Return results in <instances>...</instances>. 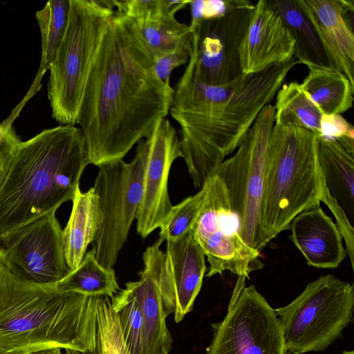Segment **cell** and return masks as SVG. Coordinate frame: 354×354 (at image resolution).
<instances>
[{"instance_id": "1", "label": "cell", "mask_w": 354, "mask_h": 354, "mask_svg": "<svg viewBox=\"0 0 354 354\" xmlns=\"http://www.w3.org/2000/svg\"><path fill=\"white\" fill-rule=\"evenodd\" d=\"M173 93L156 75L135 21L115 12L93 59L78 115L89 163L123 159L167 117Z\"/></svg>"}, {"instance_id": "27", "label": "cell", "mask_w": 354, "mask_h": 354, "mask_svg": "<svg viewBox=\"0 0 354 354\" xmlns=\"http://www.w3.org/2000/svg\"><path fill=\"white\" fill-rule=\"evenodd\" d=\"M71 0H50L35 17L41 35V68L44 72L55 59L64 37L69 17Z\"/></svg>"}, {"instance_id": "19", "label": "cell", "mask_w": 354, "mask_h": 354, "mask_svg": "<svg viewBox=\"0 0 354 354\" xmlns=\"http://www.w3.org/2000/svg\"><path fill=\"white\" fill-rule=\"evenodd\" d=\"M290 228V240L309 266L333 269L345 259L346 252L342 234L320 206L299 214Z\"/></svg>"}, {"instance_id": "9", "label": "cell", "mask_w": 354, "mask_h": 354, "mask_svg": "<svg viewBox=\"0 0 354 354\" xmlns=\"http://www.w3.org/2000/svg\"><path fill=\"white\" fill-rule=\"evenodd\" d=\"M146 146L142 140L131 162L122 159L98 166L93 187L102 221L91 244L95 259L106 268H113L136 218L142 198Z\"/></svg>"}, {"instance_id": "32", "label": "cell", "mask_w": 354, "mask_h": 354, "mask_svg": "<svg viewBox=\"0 0 354 354\" xmlns=\"http://www.w3.org/2000/svg\"><path fill=\"white\" fill-rule=\"evenodd\" d=\"M242 0H191V21L188 25L192 33L201 21L218 19L239 6Z\"/></svg>"}, {"instance_id": "23", "label": "cell", "mask_w": 354, "mask_h": 354, "mask_svg": "<svg viewBox=\"0 0 354 354\" xmlns=\"http://www.w3.org/2000/svg\"><path fill=\"white\" fill-rule=\"evenodd\" d=\"M308 69L299 85L323 115L342 114L353 106L354 86L344 74L333 68Z\"/></svg>"}, {"instance_id": "31", "label": "cell", "mask_w": 354, "mask_h": 354, "mask_svg": "<svg viewBox=\"0 0 354 354\" xmlns=\"http://www.w3.org/2000/svg\"><path fill=\"white\" fill-rule=\"evenodd\" d=\"M191 0H113L117 12L135 21H149L162 15H175Z\"/></svg>"}, {"instance_id": "5", "label": "cell", "mask_w": 354, "mask_h": 354, "mask_svg": "<svg viewBox=\"0 0 354 354\" xmlns=\"http://www.w3.org/2000/svg\"><path fill=\"white\" fill-rule=\"evenodd\" d=\"M295 58L253 74L241 75L220 114L203 124L181 145L180 151L196 188L233 153L263 109L276 95Z\"/></svg>"}, {"instance_id": "22", "label": "cell", "mask_w": 354, "mask_h": 354, "mask_svg": "<svg viewBox=\"0 0 354 354\" xmlns=\"http://www.w3.org/2000/svg\"><path fill=\"white\" fill-rule=\"evenodd\" d=\"M293 41L294 57L308 68L335 69L319 37L299 0H270Z\"/></svg>"}, {"instance_id": "3", "label": "cell", "mask_w": 354, "mask_h": 354, "mask_svg": "<svg viewBox=\"0 0 354 354\" xmlns=\"http://www.w3.org/2000/svg\"><path fill=\"white\" fill-rule=\"evenodd\" d=\"M93 297L61 291L13 274L0 259V347L16 354L52 348L84 351Z\"/></svg>"}, {"instance_id": "10", "label": "cell", "mask_w": 354, "mask_h": 354, "mask_svg": "<svg viewBox=\"0 0 354 354\" xmlns=\"http://www.w3.org/2000/svg\"><path fill=\"white\" fill-rule=\"evenodd\" d=\"M204 185L205 198L191 232L209 263L206 277L230 271L248 279L263 267L260 252L242 239L239 218L221 179L212 173Z\"/></svg>"}, {"instance_id": "12", "label": "cell", "mask_w": 354, "mask_h": 354, "mask_svg": "<svg viewBox=\"0 0 354 354\" xmlns=\"http://www.w3.org/2000/svg\"><path fill=\"white\" fill-rule=\"evenodd\" d=\"M0 259L19 278L54 285L67 275L62 229L55 212L0 234Z\"/></svg>"}, {"instance_id": "39", "label": "cell", "mask_w": 354, "mask_h": 354, "mask_svg": "<svg viewBox=\"0 0 354 354\" xmlns=\"http://www.w3.org/2000/svg\"><path fill=\"white\" fill-rule=\"evenodd\" d=\"M341 354H354V351L353 350L352 351H345L343 353H342Z\"/></svg>"}, {"instance_id": "29", "label": "cell", "mask_w": 354, "mask_h": 354, "mask_svg": "<svg viewBox=\"0 0 354 354\" xmlns=\"http://www.w3.org/2000/svg\"><path fill=\"white\" fill-rule=\"evenodd\" d=\"M205 195L206 187L203 185L196 194L173 205L169 216L160 227L158 240L162 243L175 240L190 232L202 208Z\"/></svg>"}, {"instance_id": "36", "label": "cell", "mask_w": 354, "mask_h": 354, "mask_svg": "<svg viewBox=\"0 0 354 354\" xmlns=\"http://www.w3.org/2000/svg\"><path fill=\"white\" fill-rule=\"evenodd\" d=\"M317 137L329 140L354 138V127L341 114H322Z\"/></svg>"}, {"instance_id": "26", "label": "cell", "mask_w": 354, "mask_h": 354, "mask_svg": "<svg viewBox=\"0 0 354 354\" xmlns=\"http://www.w3.org/2000/svg\"><path fill=\"white\" fill-rule=\"evenodd\" d=\"M135 22L153 59L171 52L192 37L188 25L179 22L175 15Z\"/></svg>"}, {"instance_id": "11", "label": "cell", "mask_w": 354, "mask_h": 354, "mask_svg": "<svg viewBox=\"0 0 354 354\" xmlns=\"http://www.w3.org/2000/svg\"><path fill=\"white\" fill-rule=\"evenodd\" d=\"M238 277L206 354H288L279 318L254 285Z\"/></svg>"}, {"instance_id": "16", "label": "cell", "mask_w": 354, "mask_h": 354, "mask_svg": "<svg viewBox=\"0 0 354 354\" xmlns=\"http://www.w3.org/2000/svg\"><path fill=\"white\" fill-rule=\"evenodd\" d=\"M294 57V41L270 0L254 3L239 48L242 74L263 71Z\"/></svg>"}, {"instance_id": "28", "label": "cell", "mask_w": 354, "mask_h": 354, "mask_svg": "<svg viewBox=\"0 0 354 354\" xmlns=\"http://www.w3.org/2000/svg\"><path fill=\"white\" fill-rule=\"evenodd\" d=\"M129 354H140L143 320L140 306L126 288L111 298Z\"/></svg>"}, {"instance_id": "25", "label": "cell", "mask_w": 354, "mask_h": 354, "mask_svg": "<svg viewBox=\"0 0 354 354\" xmlns=\"http://www.w3.org/2000/svg\"><path fill=\"white\" fill-rule=\"evenodd\" d=\"M274 107V124L304 128L318 136L322 113L299 83L283 84L276 94Z\"/></svg>"}, {"instance_id": "34", "label": "cell", "mask_w": 354, "mask_h": 354, "mask_svg": "<svg viewBox=\"0 0 354 354\" xmlns=\"http://www.w3.org/2000/svg\"><path fill=\"white\" fill-rule=\"evenodd\" d=\"M324 182V181H323ZM321 202L325 203L336 220V225L342 234L352 268H354V227L347 215L335 199L330 196L324 184Z\"/></svg>"}, {"instance_id": "8", "label": "cell", "mask_w": 354, "mask_h": 354, "mask_svg": "<svg viewBox=\"0 0 354 354\" xmlns=\"http://www.w3.org/2000/svg\"><path fill=\"white\" fill-rule=\"evenodd\" d=\"M274 116V105H266L233 155L212 172L227 191L232 209L239 221L242 239L259 252L263 248L260 210Z\"/></svg>"}, {"instance_id": "4", "label": "cell", "mask_w": 354, "mask_h": 354, "mask_svg": "<svg viewBox=\"0 0 354 354\" xmlns=\"http://www.w3.org/2000/svg\"><path fill=\"white\" fill-rule=\"evenodd\" d=\"M323 187L317 136L304 128L274 124L260 210L263 248L290 228L299 214L320 206Z\"/></svg>"}, {"instance_id": "30", "label": "cell", "mask_w": 354, "mask_h": 354, "mask_svg": "<svg viewBox=\"0 0 354 354\" xmlns=\"http://www.w3.org/2000/svg\"><path fill=\"white\" fill-rule=\"evenodd\" d=\"M95 319L105 354H129L111 299L93 297Z\"/></svg>"}, {"instance_id": "20", "label": "cell", "mask_w": 354, "mask_h": 354, "mask_svg": "<svg viewBox=\"0 0 354 354\" xmlns=\"http://www.w3.org/2000/svg\"><path fill=\"white\" fill-rule=\"evenodd\" d=\"M72 201L70 217L62 230L64 255L70 271L81 263L102 221L99 198L93 187L86 192L78 187Z\"/></svg>"}, {"instance_id": "15", "label": "cell", "mask_w": 354, "mask_h": 354, "mask_svg": "<svg viewBox=\"0 0 354 354\" xmlns=\"http://www.w3.org/2000/svg\"><path fill=\"white\" fill-rule=\"evenodd\" d=\"M158 281L166 316L180 322L189 313L206 271L205 256L192 232L167 240Z\"/></svg>"}, {"instance_id": "21", "label": "cell", "mask_w": 354, "mask_h": 354, "mask_svg": "<svg viewBox=\"0 0 354 354\" xmlns=\"http://www.w3.org/2000/svg\"><path fill=\"white\" fill-rule=\"evenodd\" d=\"M317 158L326 189L353 225L354 151L317 137Z\"/></svg>"}, {"instance_id": "37", "label": "cell", "mask_w": 354, "mask_h": 354, "mask_svg": "<svg viewBox=\"0 0 354 354\" xmlns=\"http://www.w3.org/2000/svg\"><path fill=\"white\" fill-rule=\"evenodd\" d=\"M62 350L59 348H52L33 351L28 354H62Z\"/></svg>"}, {"instance_id": "24", "label": "cell", "mask_w": 354, "mask_h": 354, "mask_svg": "<svg viewBox=\"0 0 354 354\" xmlns=\"http://www.w3.org/2000/svg\"><path fill=\"white\" fill-rule=\"evenodd\" d=\"M56 289L88 297H113L120 290L113 268H106L87 252L80 265L55 284Z\"/></svg>"}, {"instance_id": "6", "label": "cell", "mask_w": 354, "mask_h": 354, "mask_svg": "<svg viewBox=\"0 0 354 354\" xmlns=\"http://www.w3.org/2000/svg\"><path fill=\"white\" fill-rule=\"evenodd\" d=\"M115 12L112 0H71L66 30L49 67L48 96L61 125L77 124L91 65Z\"/></svg>"}, {"instance_id": "17", "label": "cell", "mask_w": 354, "mask_h": 354, "mask_svg": "<svg viewBox=\"0 0 354 354\" xmlns=\"http://www.w3.org/2000/svg\"><path fill=\"white\" fill-rule=\"evenodd\" d=\"M158 239L142 255L144 269L140 279L126 283L142 312L143 327L140 354H168L172 338L166 325V317L158 281L164 252Z\"/></svg>"}, {"instance_id": "18", "label": "cell", "mask_w": 354, "mask_h": 354, "mask_svg": "<svg viewBox=\"0 0 354 354\" xmlns=\"http://www.w3.org/2000/svg\"><path fill=\"white\" fill-rule=\"evenodd\" d=\"M335 70L354 86L353 0H299Z\"/></svg>"}, {"instance_id": "38", "label": "cell", "mask_w": 354, "mask_h": 354, "mask_svg": "<svg viewBox=\"0 0 354 354\" xmlns=\"http://www.w3.org/2000/svg\"><path fill=\"white\" fill-rule=\"evenodd\" d=\"M0 354H16V353L8 352L0 347Z\"/></svg>"}, {"instance_id": "35", "label": "cell", "mask_w": 354, "mask_h": 354, "mask_svg": "<svg viewBox=\"0 0 354 354\" xmlns=\"http://www.w3.org/2000/svg\"><path fill=\"white\" fill-rule=\"evenodd\" d=\"M21 142L10 123H0V187L10 170Z\"/></svg>"}, {"instance_id": "14", "label": "cell", "mask_w": 354, "mask_h": 354, "mask_svg": "<svg viewBox=\"0 0 354 354\" xmlns=\"http://www.w3.org/2000/svg\"><path fill=\"white\" fill-rule=\"evenodd\" d=\"M144 141L143 193L136 219L138 233L145 238L160 228L171 212L168 179L173 162L182 153L176 129L167 118L158 122Z\"/></svg>"}, {"instance_id": "2", "label": "cell", "mask_w": 354, "mask_h": 354, "mask_svg": "<svg viewBox=\"0 0 354 354\" xmlns=\"http://www.w3.org/2000/svg\"><path fill=\"white\" fill-rule=\"evenodd\" d=\"M88 164L84 137L75 125L46 129L21 142L0 187V234L72 201Z\"/></svg>"}, {"instance_id": "13", "label": "cell", "mask_w": 354, "mask_h": 354, "mask_svg": "<svg viewBox=\"0 0 354 354\" xmlns=\"http://www.w3.org/2000/svg\"><path fill=\"white\" fill-rule=\"evenodd\" d=\"M254 6L252 1L242 0L223 17L201 21L191 33L190 58L199 80L221 85L243 75L239 48Z\"/></svg>"}, {"instance_id": "7", "label": "cell", "mask_w": 354, "mask_h": 354, "mask_svg": "<svg viewBox=\"0 0 354 354\" xmlns=\"http://www.w3.org/2000/svg\"><path fill=\"white\" fill-rule=\"evenodd\" d=\"M354 288L334 275L309 283L290 304L274 309L288 354L322 351L353 320Z\"/></svg>"}, {"instance_id": "33", "label": "cell", "mask_w": 354, "mask_h": 354, "mask_svg": "<svg viewBox=\"0 0 354 354\" xmlns=\"http://www.w3.org/2000/svg\"><path fill=\"white\" fill-rule=\"evenodd\" d=\"M192 46L191 37L171 52L153 59L155 73L162 82L170 85V77L172 71L176 68L189 62Z\"/></svg>"}]
</instances>
